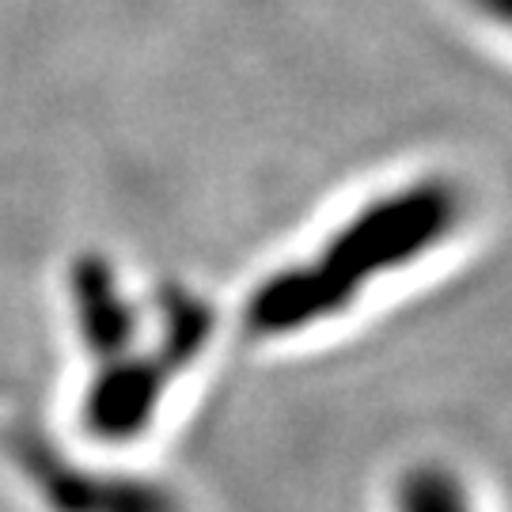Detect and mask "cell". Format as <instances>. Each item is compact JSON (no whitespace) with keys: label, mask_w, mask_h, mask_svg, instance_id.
<instances>
[{"label":"cell","mask_w":512,"mask_h":512,"mask_svg":"<svg viewBox=\"0 0 512 512\" xmlns=\"http://www.w3.org/2000/svg\"><path fill=\"white\" fill-rule=\"evenodd\" d=\"M399 512H475L467 490L448 471L425 467L403 478L399 486Z\"/></svg>","instance_id":"7a4b0ae2"},{"label":"cell","mask_w":512,"mask_h":512,"mask_svg":"<svg viewBox=\"0 0 512 512\" xmlns=\"http://www.w3.org/2000/svg\"><path fill=\"white\" fill-rule=\"evenodd\" d=\"M456 217V198L440 183L406 186L372 202L365 213L338 228L319 262L266 277L251 300V327L258 334H296L346 308L376 274L399 270L433 247Z\"/></svg>","instance_id":"6da1fadb"},{"label":"cell","mask_w":512,"mask_h":512,"mask_svg":"<svg viewBox=\"0 0 512 512\" xmlns=\"http://www.w3.org/2000/svg\"><path fill=\"white\" fill-rule=\"evenodd\" d=\"M490 8H494L497 16H505V8H509V0H490Z\"/></svg>","instance_id":"3957f363"}]
</instances>
